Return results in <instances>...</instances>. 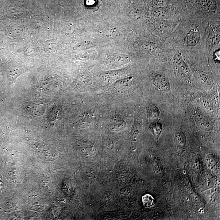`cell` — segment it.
I'll use <instances>...</instances> for the list:
<instances>
[{"label": "cell", "instance_id": "1", "mask_svg": "<svg viewBox=\"0 0 220 220\" xmlns=\"http://www.w3.org/2000/svg\"><path fill=\"white\" fill-rule=\"evenodd\" d=\"M152 80L154 84L161 91L167 92L170 90L171 86L169 81L164 75L156 74L154 76Z\"/></svg>", "mask_w": 220, "mask_h": 220}, {"label": "cell", "instance_id": "2", "mask_svg": "<svg viewBox=\"0 0 220 220\" xmlns=\"http://www.w3.org/2000/svg\"><path fill=\"white\" fill-rule=\"evenodd\" d=\"M130 57L127 55H118L114 57L111 61L112 65L114 67H120L128 64L130 62Z\"/></svg>", "mask_w": 220, "mask_h": 220}, {"label": "cell", "instance_id": "3", "mask_svg": "<svg viewBox=\"0 0 220 220\" xmlns=\"http://www.w3.org/2000/svg\"><path fill=\"white\" fill-rule=\"evenodd\" d=\"M201 35L197 31H191L186 37V44L190 46H195L199 42Z\"/></svg>", "mask_w": 220, "mask_h": 220}, {"label": "cell", "instance_id": "4", "mask_svg": "<svg viewBox=\"0 0 220 220\" xmlns=\"http://www.w3.org/2000/svg\"><path fill=\"white\" fill-rule=\"evenodd\" d=\"M186 136L183 132L180 131L175 134V143L176 147L182 149L186 145Z\"/></svg>", "mask_w": 220, "mask_h": 220}, {"label": "cell", "instance_id": "5", "mask_svg": "<svg viewBox=\"0 0 220 220\" xmlns=\"http://www.w3.org/2000/svg\"><path fill=\"white\" fill-rule=\"evenodd\" d=\"M132 79V77H129L118 80L114 83V87L118 90L125 89L131 85Z\"/></svg>", "mask_w": 220, "mask_h": 220}, {"label": "cell", "instance_id": "6", "mask_svg": "<svg viewBox=\"0 0 220 220\" xmlns=\"http://www.w3.org/2000/svg\"><path fill=\"white\" fill-rule=\"evenodd\" d=\"M174 62L181 68L183 69L184 71L187 74H190V71L187 64L185 63L182 56L179 53H177L174 55L173 58Z\"/></svg>", "mask_w": 220, "mask_h": 220}, {"label": "cell", "instance_id": "7", "mask_svg": "<svg viewBox=\"0 0 220 220\" xmlns=\"http://www.w3.org/2000/svg\"><path fill=\"white\" fill-rule=\"evenodd\" d=\"M150 130L156 140H158L162 130V124L160 123H154L150 126Z\"/></svg>", "mask_w": 220, "mask_h": 220}, {"label": "cell", "instance_id": "8", "mask_svg": "<svg viewBox=\"0 0 220 220\" xmlns=\"http://www.w3.org/2000/svg\"><path fill=\"white\" fill-rule=\"evenodd\" d=\"M142 201L144 206L146 207H150L154 206L155 200L153 197L149 194L145 195L142 197Z\"/></svg>", "mask_w": 220, "mask_h": 220}, {"label": "cell", "instance_id": "9", "mask_svg": "<svg viewBox=\"0 0 220 220\" xmlns=\"http://www.w3.org/2000/svg\"><path fill=\"white\" fill-rule=\"evenodd\" d=\"M148 110L149 116L152 118H157L160 116V112L158 109L154 105H150Z\"/></svg>", "mask_w": 220, "mask_h": 220}, {"label": "cell", "instance_id": "10", "mask_svg": "<svg viewBox=\"0 0 220 220\" xmlns=\"http://www.w3.org/2000/svg\"><path fill=\"white\" fill-rule=\"evenodd\" d=\"M141 126L139 123H137L134 126L133 131L132 135L133 141H135L137 140L139 135L141 133Z\"/></svg>", "mask_w": 220, "mask_h": 220}, {"label": "cell", "instance_id": "11", "mask_svg": "<svg viewBox=\"0 0 220 220\" xmlns=\"http://www.w3.org/2000/svg\"><path fill=\"white\" fill-rule=\"evenodd\" d=\"M141 48L147 52H153L156 50V46L155 44L153 43L145 42L141 44Z\"/></svg>", "mask_w": 220, "mask_h": 220}, {"label": "cell", "instance_id": "12", "mask_svg": "<svg viewBox=\"0 0 220 220\" xmlns=\"http://www.w3.org/2000/svg\"><path fill=\"white\" fill-rule=\"evenodd\" d=\"M94 46H95V44L93 42L90 41H85L80 43L77 47V49L78 48V49L80 50H86L94 48Z\"/></svg>", "mask_w": 220, "mask_h": 220}, {"label": "cell", "instance_id": "13", "mask_svg": "<svg viewBox=\"0 0 220 220\" xmlns=\"http://www.w3.org/2000/svg\"><path fill=\"white\" fill-rule=\"evenodd\" d=\"M155 14H156V17H159V18H167L168 17V15L167 13L164 12V11L162 10H156Z\"/></svg>", "mask_w": 220, "mask_h": 220}, {"label": "cell", "instance_id": "14", "mask_svg": "<svg viewBox=\"0 0 220 220\" xmlns=\"http://www.w3.org/2000/svg\"><path fill=\"white\" fill-rule=\"evenodd\" d=\"M206 161L209 164V166L212 168L214 164V156L212 154H209L206 156Z\"/></svg>", "mask_w": 220, "mask_h": 220}, {"label": "cell", "instance_id": "15", "mask_svg": "<svg viewBox=\"0 0 220 220\" xmlns=\"http://www.w3.org/2000/svg\"><path fill=\"white\" fill-rule=\"evenodd\" d=\"M125 127V123L123 122L115 125V126L113 127V129L115 130H120V129H124Z\"/></svg>", "mask_w": 220, "mask_h": 220}]
</instances>
